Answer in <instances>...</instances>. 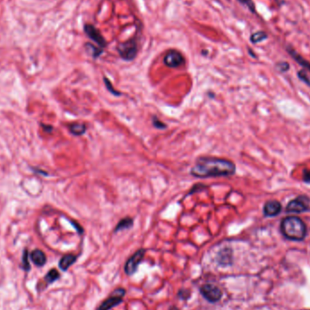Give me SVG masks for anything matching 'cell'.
<instances>
[{
	"label": "cell",
	"instance_id": "cell-1",
	"mask_svg": "<svg viewBox=\"0 0 310 310\" xmlns=\"http://www.w3.org/2000/svg\"><path fill=\"white\" fill-rule=\"evenodd\" d=\"M236 172V165L227 159L203 156L197 159L190 170V174L196 178H217L231 176Z\"/></svg>",
	"mask_w": 310,
	"mask_h": 310
},
{
	"label": "cell",
	"instance_id": "cell-2",
	"mask_svg": "<svg viewBox=\"0 0 310 310\" xmlns=\"http://www.w3.org/2000/svg\"><path fill=\"white\" fill-rule=\"evenodd\" d=\"M280 230L288 240L303 241L307 235V225L297 216H289L280 223Z\"/></svg>",
	"mask_w": 310,
	"mask_h": 310
},
{
	"label": "cell",
	"instance_id": "cell-3",
	"mask_svg": "<svg viewBox=\"0 0 310 310\" xmlns=\"http://www.w3.org/2000/svg\"><path fill=\"white\" fill-rule=\"evenodd\" d=\"M310 210V199L306 195H300L288 203L286 211L288 213H303Z\"/></svg>",
	"mask_w": 310,
	"mask_h": 310
},
{
	"label": "cell",
	"instance_id": "cell-4",
	"mask_svg": "<svg viewBox=\"0 0 310 310\" xmlns=\"http://www.w3.org/2000/svg\"><path fill=\"white\" fill-rule=\"evenodd\" d=\"M117 50L123 59L126 61H132L135 58L138 52L137 43L134 39H130L126 42L119 44L117 46Z\"/></svg>",
	"mask_w": 310,
	"mask_h": 310
},
{
	"label": "cell",
	"instance_id": "cell-5",
	"mask_svg": "<svg viewBox=\"0 0 310 310\" xmlns=\"http://www.w3.org/2000/svg\"><path fill=\"white\" fill-rule=\"evenodd\" d=\"M125 289H116L103 303H102L96 310H110L117 305L120 304L123 301V298L125 295Z\"/></svg>",
	"mask_w": 310,
	"mask_h": 310
},
{
	"label": "cell",
	"instance_id": "cell-6",
	"mask_svg": "<svg viewBox=\"0 0 310 310\" xmlns=\"http://www.w3.org/2000/svg\"><path fill=\"white\" fill-rule=\"evenodd\" d=\"M145 249L141 248L139 250H137L133 256L127 260L124 266V271L128 276H132L133 273L135 272L138 269L140 263L142 262V260H144L145 255Z\"/></svg>",
	"mask_w": 310,
	"mask_h": 310
},
{
	"label": "cell",
	"instance_id": "cell-7",
	"mask_svg": "<svg viewBox=\"0 0 310 310\" xmlns=\"http://www.w3.org/2000/svg\"><path fill=\"white\" fill-rule=\"evenodd\" d=\"M201 293L209 302L215 303L222 298V292L217 286L205 284L201 288Z\"/></svg>",
	"mask_w": 310,
	"mask_h": 310
},
{
	"label": "cell",
	"instance_id": "cell-8",
	"mask_svg": "<svg viewBox=\"0 0 310 310\" xmlns=\"http://www.w3.org/2000/svg\"><path fill=\"white\" fill-rule=\"evenodd\" d=\"M164 63L170 68H177L185 63V59L182 53L177 50H170L164 58Z\"/></svg>",
	"mask_w": 310,
	"mask_h": 310
},
{
	"label": "cell",
	"instance_id": "cell-9",
	"mask_svg": "<svg viewBox=\"0 0 310 310\" xmlns=\"http://www.w3.org/2000/svg\"><path fill=\"white\" fill-rule=\"evenodd\" d=\"M83 30H84V33L87 35V37L91 40H93L98 46H100L101 48L106 46L107 44H106L105 39L102 36L100 31L97 28H95V26L91 25V24H86V25H84Z\"/></svg>",
	"mask_w": 310,
	"mask_h": 310
},
{
	"label": "cell",
	"instance_id": "cell-10",
	"mask_svg": "<svg viewBox=\"0 0 310 310\" xmlns=\"http://www.w3.org/2000/svg\"><path fill=\"white\" fill-rule=\"evenodd\" d=\"M281 210H282V205L279 201H276V200L268 201L263 208V212L266 217L278 216L281 212Z\"/></svg>",
	"mask_w": 310,
	"mask_h": 310
},
{
	"label": "cell",
	"instance_id": "cell-11",
	"mask_svg": "<svg viewBox=\"0 0 310 310\" xmlns=\"http://www.w3.org/2000/svg\"><path fill=\"white\" fill-rule=\"evenodd\" d=\"M30 258H31L32 261L34 262V264H36V266H44L45 262H46V256L40 249L33 250L31 252V255H30Z\"/></svg>",
	"mask_w": 310,
	"mask_h": 310
},
{
	"label": "cell",
	"instance_id": "cell-12",
	"mask_svg": "<svg viewBox=\"0 0 310 310\" xmlns=\"http://www.w3.org/2000/svg\"><path fill=\"white\" fill-rule=\"evenodd\" d=\"M76 259H77V257L75 255H72V254L63 256V258L59 261V268L63 271L67 270L70 267L76 262Z\"/></svg>",
	"mask_w": 310,
	"mask_h": 310
},
{
	"label": "cell",
	"instance_id": "cell-13",
	"mask_svg": "<svg viewBox=\"0 0 310 310\" xmlns=\"http://www.w3.org/2000/svg\"><path fill=\"white\" fill-rule=\"evenodd\" d=\"M231 257L232 251L230 248H224L218 255V261L222 265H229L231 263Z\"/></svg>",
	"mask_w": 310,
	"mask_h": 310
},
{
	"label": "cell",
	"instance_id": "cell-14",
	"mask_svg": "<svg viewBox=\"0 0 310 310\" xmlns=\"http://www.w3.org/2000/svg\"><path fill=\"white\" fill-rule=\"evenodd\" d=\"M133 225V219L127 217V218H124V219L121 220L120 222H118V224L116 225V227L114 228V232H118V231H122L124 229L130 228Z\"/></svg>",
	"mask_w": 310,
	"mask_h": 310
},
{
	"label": "cell",
	"instance_id": "cell-15",
	"mask_svg": "<svg viewBox=\"0 0 310 310\" xmlns=\"http://www.w3.org/2000/svg\"><path fill=\"white\" fill-rule=\"evenodd\" d=\"M69 130L71 133H73L74 135L76 136H79V135H83V133L86 132V126L85 124H73L69 126Z\"/></svg>",
	"mask_w": 310,
	"mask_h": 310
},
{
	"label": "cell",
	"instance_id": "cell-16",
	"mask_svg": "<svg viewBox=\"0 0 310 310\" xmlns=\"http://www.w3.org/2000/svg\"><path fill=\"white\" fill-rule=\"evenodd\" d=\"M85 49L87 51L90 56L94 57V58H97L103 53V49L102 48H98L96 45L87 43L85 44Z\"/></svg>",
	"mask_w": 310,
	"mask_h": 310
},
{
	"label": "cell",
	"instance_id": "cell-17",
	"mask_svg": "<svg viewBox=\"0 0 310 310\" xmlns=\"http://www.w3.org/2000/svg\"><path fill=\"white\" fill-rule=\"evenodd\" d=\"M59 277H60V275H59V273H58L57 269H51L49 272L46 274L45 280H46L47 283H53L54 281H56L57 279H59Z\"/></svg>",
	"mask_w": 310,
	"mask_h": 310
},
{
	"label": "cell",
	"instance_id": "cell-18",
	"mask_svg": "<svg viewBox=\"0 0 310 310\" xmlns=\"http://www.w3.org/2000/svg\"><path fill=\"white\" fill-rule=\"evenodd\" d=\"M103 82H104V84H105V86H106L108 91H109L111 94H113V95H115V96H119V95H121L120 92H118V91H116V90L114 89L113 84H112V83L109 81V79H108L107 77H103Z\"/></svg>",
	"mask_w": 310,
	"mask_h": 310
},
{
	"label": "cell",
	"instance_id": "cell-19",
	"mask_svg": "<svg viewBox=\"0 0 310 310\" xmlns=\"http://www.w3.org/2000/svg\"><path fill=\"white\" fill-rule=\"evenodd\" d=\"M265 38H267L266 34H265V33H263V32H257V33H255V34H253V35L251 36L250 40H251L252 43L256 44V43H259L260 41L264 40Z\"/></svg>",
	"mask_w": 310,
	"mask_h": 310
},
{
	"label": "cell",
	"instance_id": "cell-20",
	"mask_svg": "<svg viewBox=\"0 0 310 310\" xmlns=\"http://www.w3.org/2000/svg\"><path fill=\"white\" fill-rule=\"evenodd\" d=\"M21 267L25 271H28L30 269V265H29V261H28V252L26 250H25V252L23 254Z\"/></svg>",
	"mask_w": 310,
	"mask_h": 310
},
{
	"label": "cell",
	"instance_id": "cell-21",
	"mask_svg": "<svg viewBox=\"0 0 310 310\" xmlns=\"http://www.w3.org/2000/svg\"><path fill=\"white\" fill-rule=\"evenodd\" d=\"M298 77H299L305 83L310 85V79L308 77V76H307V74H306L305 71H300V72L298 73Z\"/></svg>",
	"mask_w": 310,
	"mask_h": 310
},
{
	"label": "cell",
	"instance_id": "cell-22",
	"mask_svg": "<svg viewBox=\"0 0 310 310\" xmlns=\"http://www.w3.org/2000/svg\"><path fill=\"white\" fill-rule=\"evenodd\" d=\"M152 124H153L154 127H156L158 129H165L166 128V124H165L163 122H161L157 118H153Z\"/></svg>",
	"mask_w": 310,
	"mask_h": 310
},
{
	"label": "cell",
	"instance_id": "cell-23",
	"mask_svg": "<svg viewBox=\"0 0 310 310\" xmlns=\"http://www.w3.org/2000/svg\"><path fill=\"white\" fill-rule=\"evenodd\" d=\"M302 179L306 184H310V170L305 169L303 170V175Z\"/></svg>",
	"mask_w": 310,
	"mask_h": 310
},
{
	"label": "cell",
	"instance_id": "cell-24",
	"mask_svg": "<svg viewBox=\"0 0 310 310\" xmlns=\"http://www.w3.org/2000/svg\"><path fill=\"white\" fill-rule=\"evenodd\" d=\"M278 68H279L280 72H286L289 69V64L288 63H280L278 64Z\"/></svg>",
	"mask_w": 310,
	"mask_h": 310
},
{
	"label": "cell",
	"instance_id": "cell-25",
	"mask_svg": "<svg viewBox=\"0 0 310 310\" xmlns=\"http://www.w3.org/2000/svg\"><path fill=\"white\" fill-rule=\"evenodd\" d=\"M241 3H243V4H245L246 6H248L252 11L254 10V5L253 3L251 2V0H240Z\"/></svg>",
	"mask_w": 310,
	"mask_h": 310
},
{
	"label": "cell",
	"instance_id": "cell-26",
	"mask_svg": "<svg viewBox=\"0 0 310 310\" xmlns=\"http://www.w3.org/2000/svg\"><path fill=\"white\" fill-rule=\"evenodd\" d=\"M178 310L176 307H171V309H170V310Z\"/></svg>",
	"mask_w": 310,
	"mask_h": 310
}]
</instances>
